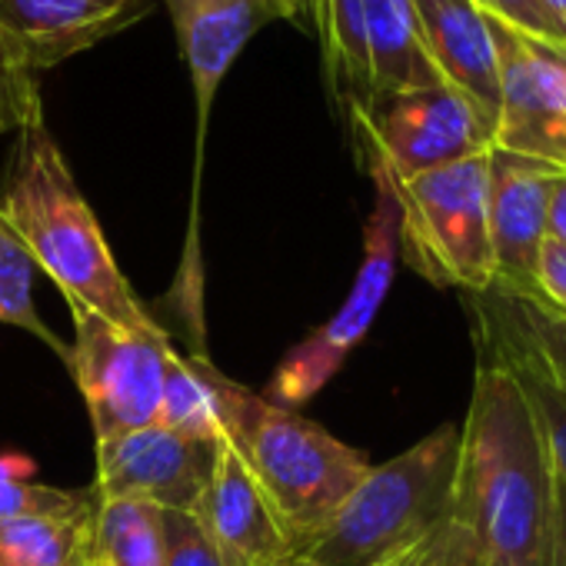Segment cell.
Segmentation results:
<instances>
[{
  "label": "cell",
  "mask_w": 566,
  "mask_h": 566,
  "mask_svg": "<svg viewBox=\"0 0 566 566\" xmlns=\"http://www.w3.org/2000/svg\"><path fill=\"white\" fill-rule=\"evenodd\" d=\"M536 301L549 304L556 314L566 317V247L556 240H543L539 263H536Z\"/></svg>",
  "instance_id": "83f0119b"
},
{
  "label": "cell",
  "mask_w": 566,
  "mask_h": 566,
  "mask_svg": "<svg viewBox=\"0 0 566 566\" xmlns=\"http://www.w3.org/2000/svg\"><path fill=\"white\" fill-rule=\"evenodd\" d=\"M486 157L490 150L407 180L380 167L400 210V253L433 287H457L463 294L493 287Z\"/></svg>",
  "instance_id": "5b68a950"
},
{
  "label": "cell",
  "mask_w": 566,
  "mask_h": 566,
  "mask_svg": "<svg viewBox=\"0 0 566 566\" xmlns=\"http://www.w3.org/2000/svg\"><path fill=\"white\" fill-rule=\"evenodd\" d=\"M97 493L67 513H28L0 523V566H84Z\"/></svg>",
  "instance_id": "d6986e66"
},
{
  "label": "cell",
  "mask_w": 566,
  "mask_h": 566,
  "mask_svg": "<svg viewBox=\"0 0 566 566\" xmlns=\"http://www.w3.org/2000/svg\"><path fill=\"white\" fill-rule=\"evenodd\" d=\"M210 387L223 440L233 443L253 480L263 486L301 553L374 463L317 420L233 384L213 364Z\"/></svg>",
  "instance_id": "3957f363"
},
{
  "label": "cell",
  "mask_w": 566,
  "mask_h": 566,
  "mask_svg": "<svg viewBox=\"0 0 566 566\" xmlns=\"http://www.w3.org/2000/svg\"><path fill=\"white\" fill-rule=\"evenodd\" d=\"M71 317L74 344L67 347L64 364L87 403L94 437L107 440L154 427L167 354L174 350L167 331H130L91 311H71Z\"/></svg>",
  "instance_id": "ba28073f"
},
{
  "label": "cell",
  "mask_w": 566,
  "mask_h": 566,
  "mask_svg": "<svg viewBox=\"0 0 566 566\" xmlns=\"http://www.w3.org/2000/svg\"><path fill=\"white\" fill-rule=\"evenodd\" d=\"M457 566H473V556H463V559H460Z\"/></svg>",
  "instance_id": "1f68e13d"
},
{
  "label": "cell",
  "mask_w": 566,
  "mask_h": 566,
  "mask_svg": "<svg viewBox=\"0 0 566 566\" xmlns=\"http://www.w3.org/2000/svg\"><path fill=\"white\" fill-rule=\"evenodd\" d=\"M150 0H0V34L38 74L120 34Z\"/></svg>",
  "instance_id": "5bb4252c"
},
{
  "label": "cell",
  "mask_w": 566,
  "mask_h": 566,
  "mask_svg": "<svg viewBox=\"0 0 566 566\" xmlns=\"http://www.w3.org/2000/svg\"><path fill=\"white\" fill-rule=\"evenodd\" d=\"M536 354L539 360L566 384V317L556 314L549 304L523 294H510L500 287H490L480 294Z\"/></svg>",
  "instance_id": "603a6c76"
},
{
  "label": "cell",
  "mask_w": 566,
  "mask_h": 566,
  "mask_svg": "<svg viewBox=\"0 0 566 566\" xmlns=\"http://www.w3.org/2000/svg\"><path fill=\"white\" fill-rule=\"evenodd\" d=\"M94 493L91 490H57L48 483H28L18 476L0 473V523L28 516V513H67L87 503Z\"/></svg>",
  "instance_id": "484cf974"
},
{
  "label": "cell",
  "mask_w": 566,
  "mask_h": 566,
  "mask_svg": "<svg viewBox=\"0 0 566 566\" xmlns=\"http://www.w3.org/2000/svg\"><path fill=\"white\" fill-rule=\"evenodd\" d=\"M38 114H44L38 74L21 61L14 44L0 34V134H18Z\"/></svg>",
  "instance_id": "cb8c5ba5"
},
{
  "label": "cell",
  "mask_w": 566,
  "mask_h": 566,
  "mask_svg": "<svg viewBox=\"0 0 566 566\" xmlns=\"http://www.w3.org/2000/svg\"><path fill=\"white\" fill-rule=\"evenodd\" d=\"M473 4L486 18L566 57V28L546 11L543 0H473Z\"/></svg>",
  "instance_id": "d4e9b609"
},
{
  "label": "cell",
  "mask_w": 566,
  "mask_h": 566,
  "mask_svg": "<svg viewBox=\"0 0 566 566\" xmlns=\"http://www.w3.org/2000/svg\"><path fill=\"white\" fill-rule=\"evenodd\" d=\"M311 31H317L321 38L331 97L347 114L364 111L374 101L364 4L360 0H311Z\"/></svg>",
  "instance_id": "ac0fdd59"
},
{
  "label": "cell",
  "mask_w": 566,
  "mask_h": 566,
  "mask_svg": "<svg viewBox=\"0 0 566 566\" xmlns=\"http://www.w3.org/2000/svg\"><path fill=\"white\" fill-rule=\"evenodd\" d=\"M546 566H566V483L553 486V530H549V556Z\"/></svg>",
  "instance_id": "f1b7e54d"
},
{
  "label": "cell",
  "mask_w": 566,
  "mask_h": 566,
  "mask_svg": "<svg viewBox=\"0 0 566 566\" xmlns=\"http://www.w3.org/2000/svg\"><path fill=\"white\" fill-rule=\"evenodd\" d=\"M370 174H374L377 200L364 230V260H360L357 280L347 301L340 304V311L327 324H321L314 334H307L276 364L266 400L280 407L297 410L337 377V370L367 337L370 324L377 321L390 294L397 256H400V210H397V197H394L387 174L380 167H370Z\"/></svg>",
  "instance_id": "8992f818"
},
{
  "label": "cell",
  "mask_w": 566,
  "mask_h": 566,
  "mask_svg": "<svg viewBox=\"0 0 566 566\" xmlns=\"http://www.w3.org/2000/svg\"><path fill=\"white\" fill-rule=\"evenodd\" d=\"M84 566H167L160 510L144 500H97Z\"/></svg>",
  "instance_id": "ffe728a7"
},
{
  "label": "cell",
  "mask_w": 566,
  "mask_h": 566,
  "mask_svg": "<svg viewBox=\"0 0 566 566\" xmlns=\"http://www.w3.org/2000/svg\"><path fill=\"white\" fill-rule=\"evenodd\" d=\"M546 237L566 247V170L556 174L553 180L549 210H546Z\"/></svg>",
  "instance_id": "f546056e"
},
{
  "label": "cell",
  "mask_w": 566,
  "mask_h": 566,
  "mask_svg": "<svg viewBox=\"0 0 566 566\" xmlns=\"http://www.w3.org/2000/svg\"><path fill=\"white\" fill-rule=\"evenodd\" d=\"M473 566H483V563H476V559H473Z\"/></svg>",
  "instance_id": "d6a6232c"
},
{
  "label": "cell",
  "mask_w": 566,
  "mask_h": 566,
  "mask_svg": "<svg viewBox=\"0 0 566 566\" xmlns=\"http://www.w3.org/2000/svg\"><path fill=\"white\" fill-rule=\"evenodd\" d=\"M556 167L503 154L490 147L486 157V217L493 250V287L533 297L536 263L546 240V210Z\"/></svg>",
  "instance_id": "4fadbf2b"
},
{
  "label": "cell",
  "mask_w": 566,
  "mask_h": 566,
  "mask_svg": "<svg viewBox=\"0 0 566 566\" xmlns=\"http://www.w3.org/2000/svg\"><path fill=\"white\" fill-rule=\"evenodd\" d=\"M177 51L190 74L197 101V174L203 160V137L223 77L240 51L273 21H291L311 31V0H164Z\"/></svg>",
  "instance_id": "30bf717a"
},
{
  "label": "cell",
  "mask_w": 566,
  "mask_h": 566,
  "mask_svg": "<svg viewBox=\"0 0 566 566\" xmlns=\"http://www.w3.org/2000/svg\"><path fill=\"white\" fill-rule=\"evenodd\" d=\"M160 520H164L167 566H223V559L207 543V536L200 533L190 513L160 510Z\"/></svg>",
  "instance_id": "4316f807"
},
{
  "label": "cell",
  "mask_w": 566,
  "mask_h": 566,
  "mask_svg": "<svg viewBox=\"0 0 566 566\" xmlns=\"http://www.w3.org/2000/svg\"><path fill=\"white\" fill-rule=\"evenodd\" d=\"M467 304L473 311V340L493 350L516 377L543 433L553 476L566 483V384L480 294H467Z\"/></svg>",
  "instance_id": "2e32d148"
},
{
  "label": "cell",
  "mask_w": 566,
  "mask_h": 566,
  "mask_svg": "<svg viewBox=\"0 0 566 566\" xmlns=\"http://www.w3.org/2000/svg\"><path fill=\"white\" fill-rule=\"evenodd\" d=\"M367 164L407 180L493 147L486 117L453 87L433 84L377 97L370 107L347 114Z\"/></svg>",
  "instance_id": "52a82bcc"
},
{
  "label": "cell",
  "mask_w": 566,
  "mask_h": 566,
  "mask_svg": "<svg viewBox=\"0 0 566 566\" xmlns=\"http://www.w3.org/2000/svg\"><path fill=\"white\" fill-rule=\"evenodd\" d=\"M360 4H364L374 101L400 91L443 84L427 54L413 0H360Z\"/></svg>",
  "instance_id": "e0dca14e"
},
{
  "label": "cell",
  "mask_w": 566,
  "mask_h": 566,
  "mask_svg": "<svg viewBox=\"0 0 566 566\" xmlns=\"http://www.w3.org/2000/svg\"><path fill=\"white\" fill-rule=\"evenodd\" d=\"M490 21L500 57L493 147L566 170V57Z\"/></svg>",
  "instance_id": "9c48e42d"
},
{
  "label": "cell",
  "mask_w": 566,
  "mask_h": 566,
  "mask_svg": "<svg viewBox=\"0 0 566 566\" xmlns=\"http://www.w3.org/2000/svg\"><path fill=\"white\" fill-rule=\"evenodd\" d=\"M0 223L57 283L71 311H91L144 334L164 331L127 283L44 114L18 130L0 184Z\"/></svg>",
  "instance_id": "7a4b0ae2"
},
{
  "label": "cell",
  "mask_w": 566,
  "mask_h": 566,
  "mask_svg": "<svg viewBox=\"0 0 566 566\" xmlns=\"http://www.w3.org/2000/svg\"><path fill=\"white\" fill-rule=\"evenodd\" d=\"M157 423L200 443L223 440V423L217 413L207 357H184L177 347L167 354Z\"/></svg>",
  "instance_id": "44dd1931"
},
{
  "label": "cell",
  "mask_w": 566,
  "mask_h": 566,
  "mask_svg": "<svg viewBox=\"0 0 566 566\" xmlns=\"http://www.w3.org/2000/svg\"><path fill=\"white\" fill-rule=\"evenodd\" d=\"M34 276H38V263L21 247V240L0 223V324H11V327L34 334L64 360L67 344H61V337L41 321L34 307Z\"/></svg>",
  "instance_id": "7402d4cb"
},
{
  "label": "cell",
  "mask_w": 566,
  "mask_h": 566,
  "mask_svg": "<svg viewBox=\"0 0 566 566\" xmlns=\"http://www.w3.org/2000/svg\"><path fill=\"white\" fill-rule=\"evenodd\" d=\"M460 427L443 423L400 457L370 467L294 566H387L450 523Z\"/></svg>",
  "instance_id": "277c9868"
},
{
  "label": "cell",
  "mask_w": 566,
  "mask_h": 566,
  "mask_svg": "<svg viewBox=\"0 0 566 566\" xmlns=\"http://www.w3.org/2000/svg\"><path fill=\"white\" fill-rule=\"evenodd\" d=\"M553 486L546 443L516 377L476 344L450 526L483 566H546Z\"/></svg>",
  "instance_id": "6da1fadb"
},
{
  "label": "cell",
  "mask_w": 566,
  "mask_h": 566,
  "mask_svg": "<svg viewBox=\"0 0 566 566\" xmlns=\"http://www.w3.org/2000/svg\"><path fill=\"white\" fill-rule=\"evenodd\" d=\"M223 566H294L297 543L230 440L213 443L210 476L190 510Z\"/></svg>",
  "instance_id": "8fae6325"
},
{
  "label": "cell",
  "mask_w": 566,
  "mask_h": 566,
  "mask_svg": "<svg viewBox=\"0 0 566 566\" xmlns=\"http://www.w3.org/2000/svg\"><path fill=\"white\" fill-rule=\"evenodd\" d=\"M543 4H546V11L566 28V0H543Z\"/></svg>",
  "instance_id": "4dcf8cb0"
},
{
  "label": "cell",
  "mask_w": 566,
  "mask_h": 566,
  "mask_svg": "<svg viewBox=\"0 0 566 566\" xmlns=\"http://www.w3.org/2000/svg\"><path fill=\"white\" fill-rule=\"evenodd\" d=\"M413 11L440 81L460 91L496 127L500 57L486 14L473 0H413Z\"/></svg>",
  "instance_id": "9a60e30c"
},
{
  "label": "cell",
  "mask_w": 566,
  "mask_h": 566,
  "mask_svg": "<svg viewBox=\"0 0 566 566\" xmlns=\"http://www.w3.org/2000/svg\"><path fill=\"white\" fill-rule=\"evenodd\" d=\"M213 467V443L180 437L160 423L97 440V500H144L190 513Z\"/></svg>",
  "instance_id": "7c38bea8"
}]
</instances>
